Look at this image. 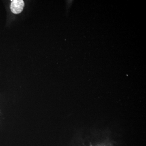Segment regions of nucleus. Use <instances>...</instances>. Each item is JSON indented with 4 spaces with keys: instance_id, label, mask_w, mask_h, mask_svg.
I'll return each instance as SVG.
<instances>
[{
    "instance_id": "nucleus-1",
    "label": "nucleus",
    "mask_w": 146,
    "mask_h": 146,
    "mask_svg": "<svg viewBox=\"0 0 146 146\" xmlns=\"http://www.w3.org/2000/svg\"><path fill=\"white\" fill-rule=\"evenodd\" d=\"M10 5L11 10L12 13L15 14L21 13L23 10L25 3L22 0L11 1Z\"/></svg>"
}]
</instances>
